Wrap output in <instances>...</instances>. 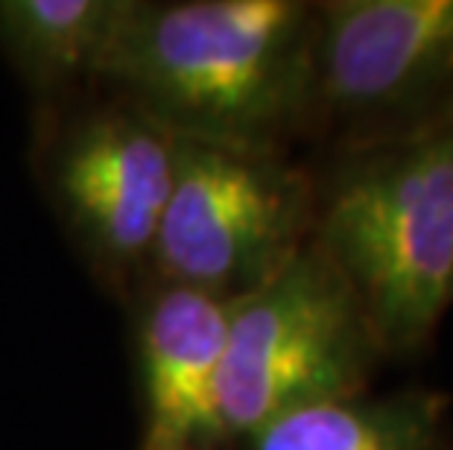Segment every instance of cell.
<instances>
[{
  "mask_svg": "<svg viewBox=\"0 0 453 450\" xmlns=\"http://www.w3.org/2000/svg\"><path fill=\"white\" fill-rule=\"evenodd\" d=\"M450 299H453V290H450Z\"/></svg>",
  "mask_w": 453,
  "mask_h": 450,
  "instance_id": "8fae6325",
  "label": "cell"
},
{
  "mask_svg": "<svg viewBox=\"0 0 453 450\" xmlns=\"http://www.w3.org/2000/svg\"><path fill=\"white\" fill-rule=\"evenodd\" d=\"M311 240L351 284L387 357L427 348L453 301V118L345 149L316 181Z\"/></svg>",
  "mask_w": 453,
  "mask_h": 450,
  "instance_id": "7a4b0ae2",
  "label": "cell"
},
{
  "mask_svg": "<svg viewBox=\"0 0 453 450\" xmlns=\"http://www.w3.org/2000/svg\"><path fill=\"white\" fill-rule=\"evenodd\" d=\"M97 76L173 138L284 152L313 126V4H138Z\"/></svg>",
  "mask_w": 453,
  "mask_h": 450,
  "instance_id": "6da1fadb",
  "label": "cell"
},
{
  "mask_svg": "<svg viewBox=\"0 0 453 450\" xmlns=\"http://www.w3.org/2000/svg\"><path fill=\"white\" fill-rule=\"evenodd\" d=\"M176 138L138 109L76 123L56 149L50 181L67 225L100 263L152 257L173 187Z\"/></svg>",
  "mask_w": 453,
  "mask_h": 450,
  "instance_id": "8992f818",
  "label": "cell"
},
{
  "mask_svg": "<svg viewBox=\"0 0 453 450\" xmlns=\"http://www.w3.org/2000/svg\"><path fill=\"white\" fill-rule=\"evenodd\" d=\"M231 301L164 284L141 319L147 445L208 447L223 442L219 371Z\"/></svg>",
  "mask_w": 453,
  "mask_h": 450,
  "instance_id": "52a82bcc",
  "label": "cell"
},
{
  "mask_svg": "<svg viewBox=\"0 0 453 450\" xmlns=\"http://www.w3.org/2000/svg\"><path fill=\"white\" fill-rule=\"evenodd\" d=\"M448 398L410 389L389 398H345L269 421L252 450H445Z\"/></svg>",
  "mask_w": 453,
  "mask_h": 450,
  "instance_id": "ba28073f",
  "label": "cell"
},
{
  "mask_svg": "<svg viewBox=\"0 0 453 450\" xmlns=\"http://www.w3.org/2000/svg\"><path fill=\"white\" fill-rule=\"evenodd\" d=\"M143 450H208V447H188V445H147Z\"/></svg>",
  "mask_w": 453,
  "mask_h": 450,
  "instance_id": "30bf717a",
  "label": "cell"
},
{
  "mask_svg": "<svg viewBox=\"0 0 453 450\" xmlns=\"http://www.w3.org/2000/svg\"><path fill=\"white\" fill-rule=\"evenodd\" d=\"M316 179L284 152L176 138L152 261L161 281L234 301L313 237Z\"/></svg>",
  "mask_w": 453,
  "mask_h": 450,
  "instance_id": "277c9868",
  "label": "cell"
},
{
  "mask_svg": "<svg viewBox=\"0 0 453 450\" xmlns=\"http://www.w3.org/2000/svg\"><path fill=\"white\" fill-rule=\"evenodd\" d=\"M134 0H0V47L24 80L50 88L100 65Z\"/></svg>",
  "mask_w": 453,
  "mask_h": 450,
  "instance_id": "9c48e42d",
  "label": "cell"
},
{
  "mask_svg": "<svg viewBox=\"0 0 453 450\" xmlns=\"http://www.w3.org/2000/svg\"><path fill=\"white\" fill-rule=\"evenodd\" d=\"M450 118L453 0L313 4V123L354 149Z\"/></svg>",
  "mask_w": 453,
  "mask_h": 450,
  "instance_id": "5b68a950",
  "label": "cell"
},
{
  "mask_svg": "<svg viewBox=\"0 0 453 450\" xmlns=\"http://www.w3.org/2000/svg\"><path fill=\"white\" fill-rule=\"evenodd\" d=\"M387 360L360 299L313 240L257 290L231 301L219 418L252 439L296 409L363 395Z\"/></svg>",
  "mask_w": 453,
  "mask_h": 450,
  "instance_id": "3957f363",
  "label": "cell"
}]
</instances>
